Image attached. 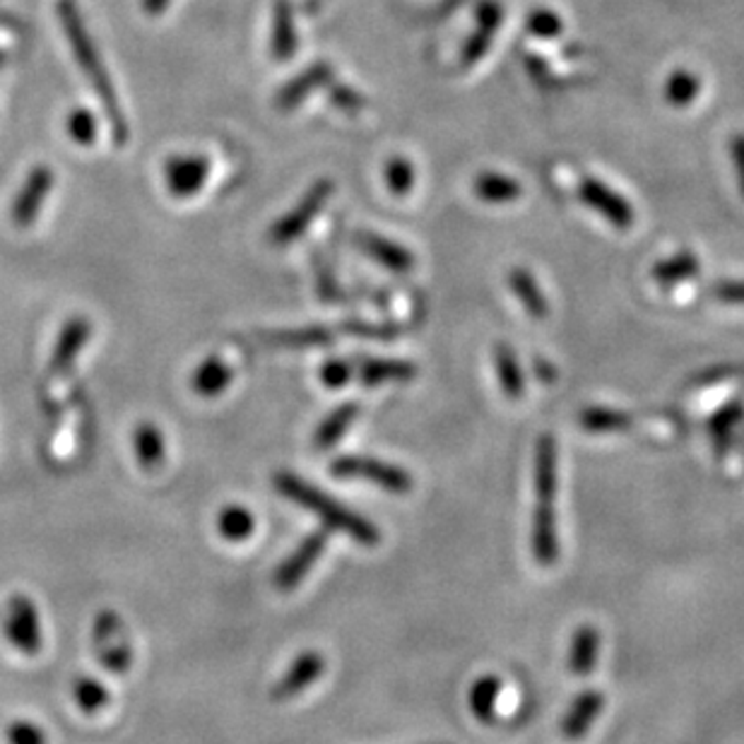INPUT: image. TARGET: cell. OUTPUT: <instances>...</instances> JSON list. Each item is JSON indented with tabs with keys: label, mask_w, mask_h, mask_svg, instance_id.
Masks as SVG:
<instances>
[{
	"label": "cell",
	"mask_w": 744,
	"mask_h": 744,
	"mask_svg": "<svg viewBox=\"0 0 744 744\" xmlns=\"http://www.w3.org/2000/svg\"><path fill=\"white\" fill-rule=\"evenodd\" d=\"M266 347L275 350H312V347L332 345V332L326 328H296V330H275L260 335Z\"/></svg>",
	"instance_id": "20"
},
{
	"label": "cell",
	"mask_w": 744,
	"mask_h": 744,
	"mask_svg": "<svg viewBox=\"0 0 744 744\" xmlns=\"http://www.w3.org/2000/svg\"><path fill=\"white\" fill-rule=\"evenodd\" d=\"M492 40H494V34H492V32L477 27V30L473 32V36H470V40H467L465 48H463L461 66H463V68H470V66H475L477 60H482V56L487 54V48H489Z\"/></svg>",
	"instance_id": "39"
},
{
	"label": "cell",
	"mask_w": 744,
	"mask_h": 744,
	"mask_svg": "<svg viewBox=\"0 0 744 744\" xmlns=\"http://www.w3.org/2000/svg\"><path fill=\"white\" fill-rule=\"evenodd\" d=\"M210 177V162L201 155H177L167 159L165 183L177 198H191L203 189Z\"/></svg>",
	"instance_id": "9"
},
{
	"label": "cell",
	"mask_w": 744,
	"mask_h": 744,
	"mask_svg": "<svg viewBox=\"0 0 744 744\" xmlns=\"http://www.w3.org/2000/svg\"><path fill=\"white\" fill-rule=\"evenodd\" d=\"M499 694H501V679L494 677V675H485L480 677L473 689H470V711L482 723H492L494 715H496V701H499Z\"/></svg>",
	"instance_id": "26"
},
{
	"label": "cell",
	"mask_w": 744,
	"mask_h": 744,
	"mask_svg": "<svg viewBox=\"0 0 744 744\" xmlns=\"http://www.w3.org/2000/svg\"><path fill=\"white\" fill-rule=\"evenodd\" d=\"M72 689H76V701L84 713L102 711L109 703V691L92 677H80Z\"/></svg>",
	"instance_id": "34"
},
{
	"label": "cell",
	"mask_w": 744,
	"mask_h": 744,
	"mask_svg": "<svg viewBox=\"0 0 744 744\" xmlns=\"http://www.w3.org/2000/svg\"><path fill=\"white\" fill-rule=\"evenodd\" d=\"M560 461H556V441L552 433H542L536 446V492L540 501H552L556 496V487H560Z\"/></svg>",
	"instance_id": "16"
},
{
	"label": "cell",
	"mask_w": 744,
	"mask_h": 744,
	"mask_svg": "<svg viewBox=\"0 0 744 744\" xmlns=\"http://www.w3.org/2000/svg\"><path fill=\"white\" fill-rule=\"evenodd\" d=\"M234 371L227 362H222L219 357H207L205 362L195 369L193 374V391L205 398L225 393L232 383Z\"/></svg>",
	"instance_id": "23"
},
{
	"label": "cell",
	"mask_w": 744,
	"mask_h": 744,
	"mask_svg": "<svg viewBox=\"0 0 744 744\" xmlns=\"http://www.w3.org/2000/svg\"><path fill=\"white\" fill-rule=\"evenodd\" d=\"M526 66H528V72H530V78L532 80H536V82H540V84H544V82H548V66H544V60L542 58H532V56H528L526 58Z\"/></svg>",
	"instance_id": "45"
},
{
	"label": "cell",
	"mask_w": 744,
	"mask_h": 744,
	"mask_svg": "<svg viewBox=\"0 0 744 744\" xmlns=\"http://www.w3.org/2000/svg\"><path fill=\"white\" fill-rule=\"evenodd\" d=\"M744 415V405L740 401L735 403H728L725 407H721V410H718L711 421H709V431H711V437L713 441L718 443V449H721V446L728 441L730 437V431H733L737 425H740V419Z\"/></svg>",
	"instance_id": "33"
},
{
	"label": "cell",
	"mask_w": 744,
	"mask_h": 744,
	"mask_svg": "<svg viewBox=\"0 0 744 744\" xmlns=\"http://www.w3.org/2000/svg\"><path fill=\"white\" fill-rule=\"evenodd\" d=\"M508 288L518 296L520 304H523L526 312L532 318H544L550 312V304H548V296L542 294L538 280L530 275L526 268H514L508 272Z\"/></svg>",
	"instance_id": "21"
},
{
	"label": "cell",
	"mask_w": 744,
	"mask_h": 744,
	"mask_svg": "<svg viewBox=\"0 0 744 744\" xmlns=\"http://www.w3.org/2000/svg\"><path fill=\"white\" fill-rule=\"evenodd\" d=\"M713 296L725 304L744 306V280H723L713 288Z\"/></svg>",
	"instance_id": "42"
},
{
	"label": "cell",
	"mask_w": 744,
	"mask_h": 744,
	"mask_svg": "<svg viewBox=\"0 0 744 744\" xmlns=\"http://www.w3.org/2000/svg\"><path fill=\"white\" fill-rule=\"evenodd\" d=\"M326 669V661L324 655H318L316 651H306L302 653L300 658L292 663V667L288 669V675H284L275 687H272V699L275 701H290L294 697H300L304 689H308L314 685V681L324 675Z\"/></svg>",
	"instance_id": "12"
},
{
	"label": "cell",
	"mask_w": 744,
	"mask_h": 744,
	"mask_svg": "<svg viewBox=\"0 0 744 744\" xmlns=\"http://www.w3.org/2000/svg\"><path fill=\"white\" fill-rule=\"evenodd\" d=\"M578 193H580V201L586 203L595 213L602 215L607 222H612L617 229H629L634 225V207H631L622 195L615 193L610 185H605L598 179H583L578 185Z\"/></svg>",
	"instance_id": "6"
},
{
	"label": "cell",
	"mask_w": 744,
	"mask_h": 744,
	"mask_svg": "<svg viewBox=\"0 0 744 744\" xmlns=\"http://www.w3.org/2000/svg\"><path fill=\"white\" fill-rule=\"evenodd\" d=\"M5 634L22 653L27 655H36L42 649L40 612H36V605L30 598H24V595H15V598L10 600Z\"/></svg>",
	"instance_id": "7"
},
{
	"label": "cell",
	"mask_w": 744,
	"mask_h": 744,
	"mask_svg": "<svg viewBox=\"0 0 744 744\" xmlns=\"http://www.w3.org/2000/svg\"><path fill=\"white\" fill-rule=\"evenodd\" d=\"M730 155H733L735 171H737V183H740V193L744 198V133L735 135V138L730 140Z\"/></svg>",
	"instance_id": "44"
},
{
	"label": "cell",
	"mask_w": 744,
	"mask_h": 744,
	"mask_svg": "<svg viewBox=\"0 0 744 744\" xmlns=\"http://www.w3.org/2000/svg\"><path fill=\"white\" fill-rule=\"evenodd\" d=\"M386 183L393 195H407L413 191L415 183V169L410 165V159L405 157H393L386 165Z\"/></svg>",
	"instance_id": "36"
},
{
	"label": "cell",
	"mask_w": 744,
	"mask_h": 744,
	"mask_svg": "<svg viewBox=\"0 0 744 744\" xmlns=\"http://www.w3.org/2000/svg\"><path fill=\"white\" fill-rule=\"evenodd\" d=\"M58 15H60V24H64L66 40L72 48V54H76L80 70L84 72V78L90 80V84L94 87L99 102H102L104 109H106V116H109L111 128H114L116 140L126 143V138H128L126 119H123V114H121L114 84H111V80H109V72L102 64V56H99L92 36L87 34V27H84L76 0H60Z\"/></svg>",
	"instance_id": "1"
},
{
	"label": "cell",
	"mask_w": 744,
	"mask_h": 744,
	"mask_svg": "<svg viewBox=\"0 0 744 744\" xmlns=\"http://www.w3.org/2000/svg\"><path fill=\"white\" fill-rule=\"evenodd\" d=\"M332 102L338 104L340 109L350 111V114H354V111H359V109L364 106V99L359 97L354 90H350V87H335Z\"/></svg>",
	"instance_id": "43"
},
{
	"label": "cell",
	"mask_w": 744,
	"mask_h": 744,
	"mask_svg": "<svg viewBox=\"0 0 744 744\" xmlns=\"http://www.w3.org/2000/svg\"><path fill=\"white\" fill-rule=\"evenodd\" d=\"M296 46L292 10L288 0H278L275 20H272V56L278 60H290Z\"/></svg>",
	"instance_id": "27"
},
{
	"label": "cell",
	"mask_w": 744,
	"mask_h": 744,
	"mask_svg": "<svg viewBox=\"0 0 744 744\" xmlns=\"http://www.w3.org/2000/svg\"><path fill=\"white\" fill-rule=\"evenodd\" d=\"M328 544V536L324 530H316L312 536L304 538L300 544H296V550L284 560L278 572H275V586L282 590H292L294 586H300V583L306 578V574L312 572V566L318 562V556L324 554Z\"/></svg>",
	"instance_id": "8"
},
{
	"label": "cell",
	"mask_w": 744,
	"mask_h": 744,
	"mask_svg": "<svg viewBox=\"0 0 744 744\" xmlns=\"http://www.w3.org/2000/svg\"><path fill=\"white\" fill-rule=\"evenodd\" d=\"M275 489L284 496V499L314 511L328 528L345 532V536L352 538L354 542L367 544V548H374V544L381 542V532L371 520L350 511V508L342 506L340 501H335L330 494L308 485V482L296 477L294 473H278Z\"/></svg>",
	"instance_id": "2"
},
{
	"label": "cell",
	"mask_w": 744,
	"mask_h": 744,
	"mask_svg": "<svg viewBox=\"0 0 744 744\" xmlns=\"http://www.w3.org/2000/svg\"><path fill=\"white\" fill-rule=\"evenodd\" d=\"M477 27L480 30H487L492 34H496V30L501 27V20H504V12L501 5L496 3V0H482L477 5Z\"/></svg>",
	"instance_id": "41"
},
{
	"label": "cell",
	"mask_w": 744,
	"mask_h": 744,
	"mask_svg": "<svg viewBox=\"0 0 744 744\" xmlns=\"http://www.w3.org/2000/svg\"><path fill=\"white\" fill-rule=\"evenodd\" d=\"M94 649L109 673L123 675L133 665V649L121 617L114 610H102L94 619Z\"/></svg>",
	"instance_id": "5"
},
{
	"label": "cell",
	"mask_w": 744,
	"mask_h": 744,
	"mask_svg": "<svg viewBox=\"0 0 744 744\" xmlns=\"http://www.w3.org/2000/svg\"><path fill=\"white\" fill-rule=\"evenodd\" d=\"M90 324H87V318L78 316V318H70L68 324L64 326L58 335V345L52 354V362H48V374L52 376H66L68 371L76 364L78 354L82 352L84 342L90 340Z\"/></svg>",
	"instance_id": "13"
},
{
	"label": "cell",
	"mask_w": 744,
	"mask_h": 744,
	"mask_svg": "<svg viewBox=\"0 0 744 744\" xmlns=\"http://www.w3.org/2000/svg\"><path fill=\"white\" fill-rule=\"evenodd\" d=\"M167 3H169V0H145V10L157 15V12H162L167 8Z\"/></svg>",
	"instance_id": "46"
},
{
	"label": "cell",
	"mask_w": 744,
	"mask_h": 744,
	"mask_svg": "<svg viewBox=\"0 0 744 744\" xmlns=\"http://www.w3.org/2000/svg\"><path fill=\"white\" fill-rule=\"evenodd\" d=\"M473 193L485 203H511L523 195V185L520 181L506 177V173H480L473 181Z\"/></svg>",
	"instance_id": "22"
},
{
	"label": "cell",
	"mask_w": 744,
	"mask_h": 744,
	"mask_svg": "<svg viewBox=\"0 0 744 744\" xmlns=\"http://www.w3.org/2000/svg\"><path fill=\"white\" fill-rule=\"evenodd\" d=\"M10 744H46V735L40 728L27 721H18L8 728Z\"/></svg>",
	"instance_id": "40"
},
{
	"label": "cell",
	"mask_w": 744,
	"mask_h": 744,
	"mask_svg": "<svg viewBox=\"0 0 744 744\" xmlns=\"http://www.w3.org/2000/svg\"><path fill=\"white\" fill-rule=\"evenodd\" d=\"M532 556L542 566H552L560 560V528H556V511L552 501H540L532 516Z\"/></svg>",
	"instance_id": "11"
},
{
	"label": "cell",
	"mask_w": 744,
	"mask_h": 744,
	"mask_svg": "<svg viewBox=\"0 0 744 744\" xmlns=\"http://www.w3.org/2000/svg\"><path fill=\"white\" fill-rule=\"evenodd\" d=\"M602 706H605V699L600 691L586 689L583 694H578L572 703V709L566 711L564 721H562L564 737L580 740L583 735H586L590 725L598 721V715L602 713Z\"/></svg>",
	"instance_id": "15"
},
{
	"label": "cell",
	"mask_w": 744,
	"mask_h": 744,
	"mask_svg": "<svg viewBox=\"0 0 744 744\" xmlns=\"http://www.w3.org/2000/svg\"><path fill=\"white\" fill-rule=\"evenodd\" d=\"M697 275H699V258L691 251H679L677 256L665 258L653 268V280L661 282L663 288H667V284H677L681 280H691Z\"/></svg>",
	"instance_id": "30"
},
{
	"label": "cell",
	"mask_w": 744,
	"mask_h": 744,
	"mask_svg": "<svg viewBox=\"0 0 744 744\" xmlns=\"http://www.w3.org/2000/svg\"><path fill=\"white\" fill-rule=\"evenodd\" d=\"M415 374L417 367L405 359H364L359 364V379L369 388L383 386V383H405L415 379Z\"/></svg>",
	"instance_id": "17"
},
{
	"label": "cell",
	"mask_w": 744,
	"mask_h": 744,
	"mask_svg": "<svg viewBox=\"0 0 744 744\" xmlns=\"http://www.w3.org/2000/svg\"><path fill=\"white\" fill-rule=\"evenodd\" d=\"M135 453L145 470H157L165 463V439L155 425H140L135 429Z\"/></svg>",
	"instance_id": "32"
},
{
	"label": "cell",
	"mask_w": 744,
	"mask_h": 744,
	"mask_svg": "<svg viewBox=\"0 0 744 744\" xmlns=\"http://www.w3.org/2000/svg\"><path fill=\"white\" fill-rule=\"evenodd\" d=\"M330 82H332V68L328 64H316L308 70H304L302 76H296L288 87H282V92L278 97V106L290 111L296 104H302L304 99L316 90V87H326Z\"/></svg>",
	"instance_id": "18"
},
{
	"label": "cell",
	"mask_w": 744,
	"mask_h": 744,
	"mask_svg": "<svg viewBox=\"0 0 744 744\" xmlns=\"http://www.w3.org/2000/svg\"><path fill=\"white\" fill-rule=\"evenodd\" d=\"M354 374V369L350 362H342V359H330V362L324 364L320 369V383L328 388H345L350 383Z\"/></svg>",
	"instance_id": "38"
},
{
	"label": "cell",
	"mask_w": 744,
	"mask_h": 744,
	"mask_svg": "<svg viewBox=\"0 0 744 744\" xmlns=\"http://www.w3.org/2000/svg\"><path fill=\"white\" fill-rule=\"evenodd\" d=\"M357 244L364 253L374 258L376 263H381L383 268H388L393 272H401V275H405V272H410L415 268V258L405 246L395 244L386 237H379V234H374V232L359 234Z\"/></svg>",
	"instance_id": "14"
},
{
	"label": "cell",
	"mask_w": 744,
	"mask_h": 744,
	"mask_svg": "<svg viewBox=\"0 0 744 744\" xmlns=\"http://www.w3.org/2000/svg\"><path fill=\"white\" fill-rule=\"evenodd\" d=\"M494 362H496V374H499L501 391L511 401H518L520 395L526 393V381H523V371H520L516 352L506 342H499L494 347Z\"/></svg>",
	"instance_id": "25"
},
{
	"label": "cell",
	"mask_w": 744,
	"mask_h": 744,
	"mask_svg": "<svg viewBox=\"0 0 744 744\" xmlns=\"http://www.w3.org/2000/svg\"><path fill=\"white\" fill-rule=\"evenodd\" d=\"M330 473L345 480H364L393 494H405L413 489V477L407 470L374 461V458H362V455L335 458V461L330 463Z\"/></svg>",
	"instance_id": "3"
},
{
	"label": "cell",
	"mask_w": 744,
	"mask_h": 744,
	"mask_svg": "<svg viewBox=\"0 0 744 744\" xmlns=\"http://www.w3.org/2000/svg\"><path fill=\"white\" fill-rule=\"evenodd\" d=\"M526 30L532 36H542V40H556L564 32V22L554 10L538 8L532 10L526 20Z\"/></svg>",
	"instance_id": "35"
},
{
	"label": "cell",
	"mask_w": 744,
	"mask_h": 744,
	"mask_svg": "<svg viewBox=\"0 0 744 744\" xmlns=\"http://www.w3.org/2000/svg\"><path fill=\"white\" fill-rule=\"evenodd\" d=\"M335 183L324 179V181H316L308 193L302 198L300 203L294 205L292 213H288L284 217H280L275 225L270 229V241L275 246H288L294 239H300L302 234L308 229V225L316 219V215L324 210V205L330 201Z\"/></svg>",
	"instance_id": "4"
},
{
	"label": "cell",
	"mask_w": 744,
	"mask_h": 744,
	"mask_svg": "<svg viewBox=\"0 0 744 744\" xmlns=\"http://www.w3.org/2000/svg\"><path fill=\"white\" fill-rule=\"evenodd\" d=\"M600 655V634L595 627H580L572 639V651H568V669L576 677H588Z\"/></svg>",
	"instance_id": "19"
},
{
	"label": "cell",
	"mask_w": 744,
	"mask_h": 744,
	"mask_svg": "<svg viewBox=\"0 0 744 744\" xmlns=\"http://www.w3.org/2000/svg\"><path fill=\"white\" fill-rule=\"evenodd\" d=\"M634 419L622 410H612V407H588L580 413V427L593 433H610V431H627Z\"/></svg>",
	"instance_id": "31"
},
{
	"label": "cell",
	"mask_w": 744,
	"mask_h": 744,
	"mask_svg": "<svg viewBox=\"0 0 744 744\" xmlns=\"http://www.w3.org/2000/svg\"><path fill=\"white\" fill-rule=\"evenodd\" d=\"M357 415H359V407L354 403L335 407V410L324 421H320L316 433H314L316 449H320V451L332 449V446L345 437L347 429L352 427V421L357 419Z\"/></svg>",
	"instance_id": "24"
},
{
	"label": "cell",
	"mask_w": 744,
	"mask_h": 744,
	"mask_svg": "<svg viewBox=\"0 0 744 744\" xmlns=\"http://www.w3.org/2000/svg\"><path fill=\"white\" fill-rule=\"evenodd\" d=\"M68 135L78 145H90L97 138V121L87 109L72 111L68 116Z\"/></svg>",
	"instance_id": "37"
},
{
	"label": "cell",
	"mask_w": 744,
	"mask_h": 744,
	"mask_svg": "<svg viewBox=\"0 0 744 744\" xmlns=\"http://www.w3.org/2000/svg\"><path fill=\"white\" fill-rule=\"evenodd\" d=\"M217 530H219V536L229 542H244L253 536L256 518L246 506L234 504V506L222 508V514L217 518Z\"/></svg>",
	"instance_id": "28"
},
{
	"label": "cell",
	"mask_w": 744,
	"mask_h": 744,
	"mask_svg": "<svg viewBox=\"0 0 744 744\" xmlns=\"http://www.w3.org/2000/svg\"><path fill=\"white\" fill-rule=\"evenodd\" d=\"M699 92H701V80L694 76L691 70H685V68H677V70L669 72L665 84H663L665 102L677 106V109L689 106L694 99L699 97Z\"/></svg>",
	"instance_id": "29"
},
{
	"label": "cell",
	"mask_w": 744,
	"mask_h": 744,
	"mask_svg": "<svg viewBox=\"0 0 744 744\" xmlns=\"http://www.w3.org/2000/svg\"><path fill=\"white\" fill-rule=\"evenodd\" d=\"M538 371H540V374H542L544 383H552V379H554V371H552V369H548V364H544V362H538Z\"/></svg>",
	"instance_id": "47"
},
{
	"label": "cell",
	"mask_w": 744,
	"mask_h": 744,
	"mask_svg": "<svg viewBox=\"0 0 744 744\" xmlns=\"http://www.w3.org/2000/svg\"><path fill=\"white\" fill-rule=\"evenodd\" d=\"M52 185H54V173L48 167H34L30 171L27 181L22 183V191L18 193L15 201H12V213H10L12 222H15L20 229L30 227L36 219V215H40V210L46 201L48 191H52Z\"/></svg>",
	"instance_id": "10"
}]
</instances>
